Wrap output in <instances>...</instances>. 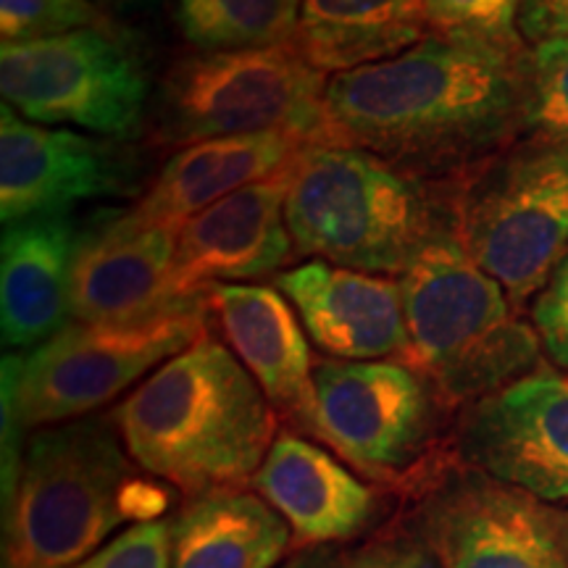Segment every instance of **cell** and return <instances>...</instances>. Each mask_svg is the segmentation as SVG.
Returning a JSON list of instances; mask_svg holds the SVG:
<instances>
[{
  "instance_id": "1",
  "label": "cell",
  "mask_w": 568,
  "mask_h": 568,
  "mask_svg": "<svg viewBox=\"0 0 568 568\" xmlns=\"http://www.w3.org/2000/svg\"><path fill=\"white\" fill-rule=\"evenodd\" d=\"M524 48L426 32L393 59L326 82V145H355L456 187L524 132Z\"/></svg>"
},
{
  "instance_id": "2",
  "label": "cell",
  "mask_w": 568,
  "mask_h": 568,
  "mask_svg": "<svg viewBox=\"0 0 568 568\" xmlns=\"http://www.w3.org/2000/svg\"><path fill=\"white\" fill-rule=\"evenodd\" d=\"M111 422L142 471L187 497L253 481L276 439L264 389L209 332L142 379Z\"/></svg>"
},
{
  "instance_id": "3",
  "label": "cell",
  "mask_w": 568,
  "mask_h": 568,
  "mask_svg": "<svg viewBox=\"0 0 568 568\" xmlns=\"http://www.w3.org/2000/svg\"><path fill=\"white\" fill-rule=\"evenodd\" d=\"M408 329L400 364L414 368L439 406L477 403L535 368L539 337L510 316V297L460 243L439 230L397 276Z\"/></svg>"
},
{
  "instance_id": "4",
  "label": "cell",
  "mask_w": 568,
  "mask_h": 568,
  "mask_svg": "<svg viewBox=\"0 0 568 568\" xmlns=\"http://www.w3.org/2000/svg\"><path fill=\"white\" fill-rule=\"evenodd\" d=\"M295 251L355 272L400 276L453 222V195L355 145H311L284 201Z\"/></svg>"
},
{
  "instance_id": "5",
  "label": "cell",
  "mask_w": 568,
  "mask_h": 568,
  "mask_svg": "<svg viewBox=\"0 0 568 568\" xmlns=\"http://www.w3.org/2000/svg\"><path fill=\"white\" fill-rule=\"evenodd\" d=\"M134 460L109 418H74L30 439L3 495V568H74L124 516Z\"/></svg>"
},
{
  "instance_id": "6",
  "label": "cell",
  "mask_w": 568,
  "mask_h": 568,
  "mask_svg": "<svg viewBox=\"0 0 568 568\" xmlns=\"http://www.w3.org/2000/svg\"><path fill=\"white\" fill-rule=\"evenodd\" d=\"M453 222L510 303L529 301L568 253L566 142L527 138L481 163L453 193Z\"/></svg>"
},
{
  "instance_id": "7",
  "label": "cell",
  "mask_w": 568,
  "mask_h": 568,
  "mask_svg": "<svg viewBox=\"0 0 568 568\" xmlns=\"http://www.w3.org/2000/svg\"><path fill=\"white\" fill-rule=\"evenodd\" d=\"M326 74L295 48H251L184 55L163 74L155 103L161 138L172 145L287 130L326 145Z\"/></svg>"
},
{
  "instance_id": "8",
  "label": "cell",
  "mask_w": 568,
  "mask_h": 568,
  "mask_svg": "<svg viewBox=\"0 0 568 568\" xmlns=\"http://www.w3.org/2000/svg\"><path fill=\"white\" fill-rule=\"evenodd\" d=\"M209 305L130 324L71 322L27 358L3 355V395L21 429L74 422L116 400L205 335Z\"/></svg>"
},
{
  "instance_id": "9",
  "label": "cell",
  "mask_w": 568,
  "mask_h": 568,
  "mask_svg": "<svg viewBox=\"0 0 568 568\" xmlns=\"http://www.w3.org/2000/svg\"><path fill=\"white\" fill-rule=\"evenodd\" d=\"M0 92L19 116L103 138H132L148 105L138 55L103 27L3 42Z\"/></svg>"
},
{
  "instance_id": "10",
  "label": "cell",
  "mask_w": 568,
  "mask_h": 568,
  "mask_svg": "<svg viewBox=\"0 0 568 568\" xmlns=\"http://www.w3.org/2000/svg\"><path fill=\"white\" fill-rule=\"evenodd\" d=\"M316 429L339 458L379 481L406 479L432 443L437 395L400 361H316Z\"/></svg>"
},
{
  "instance_id": "11",
  "label": "cell",
  "mask_w": 568,
  "mask_h": 568,
  "mask_svg": "<svg viewBox=\"0 0 568 568\" xmlns=\"http://www.w3.org/2000/svg\"><path fill=\"white\" fill-rule=\"evenodd\" d=\"M424 518L439 568H568L564 516L479 468L447 474Z\"/></svg>"
},
{
  "instance_id": "12",
  "label": "cell",
  "mask_w": 568,
  "mask_h": 568,
  "mask_svg": "<svg viewBox=\"0 0 568 568\" xmlns=\"http://www.w3.org/2000/svg\"><path fill=\"white\" fill-rule=\"evenodd\" d=\"M138 161L113 138L24 122L0 109V219L17 224L69 213L71 205L126 197L138 190Z\"/></svg>"
},
{
  "instance_id": "13",
  "label": "cell",
  "mask_w": 568,
  "mask_h": 568,
  "mask_svg": "<svg viewBox=\"0 0 568 568\" xmlns=\"http://www.w3.org/2000/svg\"><path fill=\"white\" fill-rule=\"evenodd\" d=\"M460 456L537 500H568V379L527 374L466 408Z\"/></svg>"
},
{
  "instance_id": "14",
  "label": "cell",
  "mask_w": 568,
  "mask_h": 568,
  "mask_svg": "<svg viewBox=\"0 0 568 568\" xmlns=\"http://www.w3.org/2000/svg\"><path fill=\"white\" fill-rule=\"evenodd\" d=\"M293 166L190 219L176 234L172 301L180 308L209 305L211 284H245L280 272L295 251L284 201Z\"/></svg>"
},
{
  "instance_id": "15",
  "label": "cell",
  "mask_w": 568,
  "mask_h": 568,
  "mask_svg": "<svg viewBox=\"0 0 568 568\" xmlns=\"http://www.w3.org/2000/svg\"><path fill=\"white\" fill-rule=\"evenodd\" d=\"M311 140L287 130L195 142L169 159L145 195L111 224L122 232L174 230L226 195L293 166Z\"/></svg>"
},
{
  "instance_id": "16",
  "label": "cell",
  "mask_w": 568,
  "mask_h": 568,
  "mask_svg": "<svg viewBox=\"0 0 568 568\" xmlns=\"http://www.w3.org/2000/svg\"><path fill=\"white\" fill-rule=\"evenodd\" d=\"M274 287L295 305L305 329L337 361H403L408 353L400 282L326 261L276 274Z\"/></svg>"
},
{
  "instance_id": "17",
  "label": "cell",
  "mask_w": 568,
  "mask_h": 568,
  "mask_svg": "<svg viewBox=\"0 0 568 568\" xmlns=\"http://www.w3.org/2000/svg\"><path fill=\"white\" fill-rule=\"evenodd\" d=\"M176 234L174 230L122 232L111 219L88 226L71 272V318L130 324L187 311L172 301Z\"/></svg>"
},
{
  "instance_id": "18",
  "label": "cell",
  "mask_w": 568,
  "mask_h": 568,
  "mask_svg": "<svg viewBox=\"0 0 568 568\" xmlns=\"http://www.w3.org/2000/svg\"><path fill=\"white\" fill-rule=\"evenodd\" d=\"M209 303L222 318L230 351L258 382L276 414L314 435L316 364L284 295L264 284H211Z\"/></svg>"
},
{
  "instance_id": "19",
  "label": "cell",
  "mask_w": 568,
  "mask_h": 568,
  "mask_svg": "<svg viewBox=\"0 0 568 568\" xmlns=\"http://www.w3.org/2000/svg\"><path fill=\"white\" fill-rule=\"evenodd\" d=\"M82 230L69 213L9 224L0 240V332L11 351H34L71 324V272Z\"/></svg>"
},
{
  "instance_id": "20",
  "label": "cell",
  "mask_w": 568,
  "mask_h": 568,
  "mask_svg": "<svg viewBox=\"0 0 568 568\" xmlns=\"http://www.w3.org/2000/svg\"><path fill=\"white\" fill-rule=\"evenodd\" d=\"M251 485L287 521L301 548L358 537L376 514L372 487L324 447L293 432L274 439Z\"/></svg>"
},
{
  "instance_id": "21",
  "label": "cell",
  "mask_w": 568,
  "mask_h": 568,
  "mask_svg": "<svg viewBox=\"0 0 568 568\" xmlns=\"http://www.w3.org/2000/svg\"><path fill=\"white\" fill-rule=\"evenodd\" d=\"M426 30V0H303L290 45L335 77L408 51Z\"/></svg>"
},
{
  "instance_id": "22",
  "label": "cell",
  "mask_w": 568,
  "mask_h": 568,
  "mask_svg": "<svg viewBox=\"0 0 568 568\" xmlns=\"http://www.w3.org/2000/svg\"><path fill=\"white\" fill-rule=\"evenodd\" d=\"M287 548V521L240 487L187 497L172 518L174 568H274Z\"/></svg>"
},
{
  "instance_id": "23",
  "label": "cell",
  "mask_w": 568,
  "mask_h": 568,
  "mask_svg": "<svg viewBox=\"0 0 568 568\" xmlns=\"http://www.w3.org/2000/svg\"><path fill=\"white\" fill-rule=\"evenodd\" d=\"M303 0H176V27L201 53L287 45Z\"/></svg>"
},
{
  "instance_id": "24",
  "label": "cell",
  "mask_w": 568,
  "mask_h": 568,
  "mask_svg": "<svg viewBox=\"0 0 568 568\" xmlns=\"http://www.w3.org/2000/svg\"><path fill=\"white\" fill-rule=\"evenodd\" d=\"M524 132L568 145V38L539 42L527 53Z\"/></svg>"
},
{
  "instance_id": "25",
  "label": "cell",
  "mask_w": 568,
  "mask_h": 568,
  "mask_svg": "<svg viewBox=\"0 0 568 568\" xmlns=\"http://www.w3.org/2000/svg\"><path fill=\"white\" fill-rule=\"evenodd\" d=\"M426 27L437 34H464L524 48L518 0H426Z\"/></svg>"
},
{
  "instance_id": "26",
  "label": "cell",
  "mask_w": 568,
  "mask_h": 568,
  "mask_svg": "<svg viewBox=\"0 0 568 568\" xmlns=\"http://www.w3.org/2000/svg\"><path fill=\"white\" fill-rule=\"evenodd\" d=\"M90 0H0V38L24 42L101 27Z\"/></svg>"
},
{
  "instance_id": "27",
  "label": "cell",
  "mask_w": 568,
  "mask_h": 568,
  "mask_svg": "<svg viewBox=\"0 0 568 568\" xmlns=\"http://www.w3.org/2000/svg\"><path fill=\"white\" fill-rule=\"evenodd\" d=\"M74 568H174L172 521L132 524Z\"/></svg>"
},
{
  "instance_id": "28",
  "label": "cell",
  "mask_w": 568,
  "mask_h": 568,
  "mask_svg": "<svg viewBox=\"0 0 568 568\" xmlns=\"http://www.w3.org/2000/svg\"><path fill=\"white\" fill-rule=\"evenodd\" d=\"M531 318H535L539 343L550 358L568 372V253L550 274L548 284L539 290Z\"/></svg>"
},
{
  "instance_id": "29",
  "label": "cell",
  "mask_w": 568,
  "mask_h": 568,
  "mask_svg": "<svg viewBox=\"0 0 568 568\" xmlns=\"http://www.w3.org/2000/svg\"><path fill=\"white\" fill-rule=\"evenodd\" d=\"M345 568H439V564L424 542L395 537L351 556Z\"/></svg>"
},
{
  "instance_id": "30",
  "label": "cell",
  "mask_w": 568,
  "mask_h": 568,
  "mask_svg": "<svg viewBox=\"0 0 568 568\" xmlns=\"http://www.w3.org/2000/svg\"><path fill=\"white\" fill-rule=\"evenodd\" d=\"M518 32L535 45L568 38V0H518Z\"/></svg>"
},
{
  "instance_id": "31",
  "label": "cell",
  "mask_w": 568,
  "mask_h": 568,
  "mask_svg": "<svg viewBox=\"0 0 568 568\" xmlns=\"http://www.w3.org/2000/svg\"><path fill=\"white\" fill-rule=\"evenodd\" d=\"M347 558L343 550L332 548V545H324V548H308L303 550L301 556H295L287 566L282 568H345Z\"/></svg>"
},
{
  "instance_id": "32",
  "label": "cell",
  "mask_w": 568,
  "mask_h": 568,
  "mask_svg": "<svg viewBox=\"0 0 568 568\" xmlns=\"http://www.w3.org/2000/svg\"><path fill=\"white\" fill-rule=\"evenodd\" d=\"M564 539H566V552H568V514H564Z\"/></svg>"
},
{
  "instance_id": "33",
  "label": "cell",
  "mask_w": 568,
  "mask_h": 568,
  "mask_svg": "<svg viewBox=\"0 0 568 568\" xmlns=\"http://www.w3.org/2000/svg\"><path fill=\"white\" fill-rule=\"evenodd\" d=\"M111 3H148V0H111Z\"/></svg>"
}]
</instances>
